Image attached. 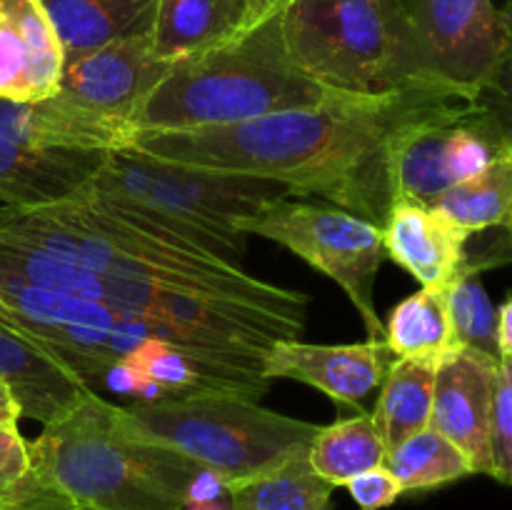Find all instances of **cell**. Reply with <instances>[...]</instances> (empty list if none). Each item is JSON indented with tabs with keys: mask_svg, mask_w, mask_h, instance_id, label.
Returning a JSON list of instances; mask_svg holds the SVG:
<instances>
[{
	"mask_svg": "<svg viewBox=\"0 0 512 510\" xmlns=\"http://www.w3.org/2000/svg\"><path fill=\"white\" fill-rule=\"evenodd\" d=\"M478 103V98L405 80L375 93L333 90L323 103L238 125L140 133L130 150L283 183L293 195H320L330 205L383 228L395 203L393 150L423 120Z\"/></svg>",
	"mask_w": 512,
	"mask_h": 510,
	"instance_id": "1",
	"label": "cell"
},
{
	"mask_svg": "<svg viewBox=\"0 0 512 510\" xmlns=\"http://www.w3.org/2000/svg\"><path fill=\"white\" fill-rule=\"evenodd\" d=\"M0 238L105 278L165 285L305 325L308 295L248 275L205 250L105 208L88 190L43 208L0 205Z\"/></svg>",
	"mask_w": 512,
	"mask_h": 510,
	"instance_id": "2",
	"label": "cell"
},
{
	"mask_svg": "<svg viewBox=\"0 0 512 510\" xmlns=\"http://www.w3.org/2000/svg\"><path fill=\"white\" fill-rule=\"evenodd\" d=\"M30 470L80 510H188L205 473L175 450L123 428L98 393L30 443Z\"/></svg>",
	"mask_w": 512,
	"mask_h": 510,
	"instance_id": "3",
	"label": "cell"
},
{
	"mask_svg": "<svg viewBox=\"0 0 512 510\" xmlns=\"http://www.w3.org/2000/svg\"><path fill=\"white\" fill-rule=\"evenodd\" d=\"M333 88L305 75L285 48L280 13L238 38L180 60L133 113L138 133L238 125L323 103Z\"/></svg>",
	"mask_w": 512,
	"mask_h": 510,
	"instance_id": "4",
	"label": "cell"
},
{
	"mask_svg": "<svg viewBox=\"0 0 512 510\" xmlns=\"http://www.w3.org/2000/svg\"><path fill=\"white\" fill-rule=\"evenodd\" d=\"M83 190L113 213L163 230L233 268H243L248 250V235L235 228L238 220L293 195L275 180L190 168L138 150L105 155L103 168Z\"/></svg>",
	"mask_w": 512,
	"mask_h": 510,
	"instance_id": "5",
	"label": "cell"
},
{
	"mask_svg": "<svg viewBox=\"0 0 512 510\" xmlns=\"http://www.w3.org/2000/svg\"><path fill=\"white\" fill-rule=\"evenodd\" d=\"M115 415L130 433L185 455L223 488L308 453L320 430L225 390L115 405Z\"/></svg>",
	"mask_w": 512,
	"mask_h": 510,
	"instance_id": "6",
	"label": "cell"
},
{
	"mask_svg": "<svg viewBox=\"0 0 512 510\" xmlns=\"http://www.w3.org/2000/svg\"><path fill=\"white\" fill-rule=\"evenodd\" d=\"M0 315L43 343L93 390L98 383H105L120 363L150 343H170L188 350L240 395L258 400L268 390L233 370L210 363L188 338L165 325L128 310L110 308L98 300L35 288L10 275H0Z\"/></svg>",
	"mask_w": 512,
	"mask_h": 510,
	"instance_id": "7",
	"label": "cell"
},
{
	"mask_svg": "<svg viewBox=\"0 0 512 510\" xmlns=\"http://www.w3.org/2000/svg\"><path fill=\"white\" fill-rule=\"evenodd\" d=\"M280 30L293 63L348 93L405 83V20L400 0H290Z\"/></svg>",
	"mask_w": 512,
	"mask_h": 510,
	"instance_id": "8",
	"label": "cell"
},
{
	"mask_svg": "<svg viewBox=\"0 0 512 510\" xmlns=\"http://www.w3.org/2000/svg\"><path fill=\"white\" fill-rule=\"evenodd\" d=\"M243 235L280 243L340 285L363 318L370 338H383L385 323L375 305V280L388 258L383 228L338 205L298 203L290 195L238 220Z\"/></svg>",
	"mask_w": 512,
	"mask_h": 510,
	"instance_id": "9",
	"label": "cell"
},
{
	"mask_svg": "<svg viewBox=\"0 0 512 510\" xmlns=\"http://www.w3.org/2000/svg\"><path fill=\"white\" fill-rule=\"evenodd\" d=\"M405 80H425L480 98L510 40L508 10L495 0H400Z\"/></svg>",
	"mask_w": 512,
	"mask_h": 510,
	"instance_id": "10",
	"label": "cell"
},
{
	"mask_svg": "<svg viewBox=\"0 0 512 510\" xmlns=\"http://www.w3.org/2000/svg\"><path fill=\"white\" fill-rule=\"evenodd\" d=\"M503 153L480 105L423 120L398 138L393 150L395 200L430 205L460 180L480 173Z\"/></svg>",
	"mask_w": 512,
	"mask_h": 510,
	"instance_id": "11",
	"label": "cell"
},
{
	"mask_svg": "<svg viewBox=\"0 0 512 510\" xmlns=\"http://www.w3.org/2000/svg\"><path fill=\"white\" fill-rule=\"evenodd\" d=\"M173 63L158 58L150 35L103 45L65 63L55 93L85 110L133 123L138 105L170 73Z\"/></svg>",
	"mask_w": 512,
	"mask_h": 510,
	"instance_id": "12",
	"label": "cell"
},
{
	"mask_svg": "<svg viewBox=\"0 0 512 510\" xmlns=\"http://www.w3.org/2000/svg\"><path fill=\"white\" fill-rule=\"evenodd\" d=\"M398 355L383 338L353 345H315L298 338L275 340L263 358L268 380H298L313 385L340 405L360 408L365 398L380 388Z\"/></svg>",
	"mask_w": 512,
	"mask_h": 510,
	"instance_id": "13",
	"label": "cell"
},
{
	"mask_svg": "<svg viewBox=\"0 0 512 510\" xmlns=\"http://www.w3.org/2000/svg\"><path fill=\"white\" fill-rule=\"evenodd\" d=\"M498 360L455 348L438 360L430 425L468 458L475 475H490V410Z\"/></svg>",
	"mask_w": 512,
	"mask_h": 510,
	"instance_id": "14",
	"label": "cell"
},
{
	"mask_svg": "<svg viewBox=\"0 0 512 510\" xmlns=\"http://www.w3.org/2000/svg\"><path fill=\"white\" fill-rule=\"evenodd\" d=\"M0 385L20 418L50 425L90 400L95 390L65 368L43 343L0 315Z\"/></svg>",
	"mask_w": 512,
	"mask_h": 510,
	"instance_id": "15",
	"label": "cell"
},
{
	"mask_svg": "<svg viewBox=\"0 0 512 510\" xmlns=\"http://www.w3.org/2000/svg\"><path fill=\"white\" fill-rule=\"evenodd\" d=\"M65 55L40 0H0V100L35 103L55 95Z\"/></svg>",
	"mask_w": 512,
	"mask_h": 510,
	"instance_id": "16",
	"label": "cell"
},
{
	"mask_svg": "<svg viewBox=\"0 0 512 510\" xmlns=\"http://www.w3.org/2000/svg\"><path fill=\"white\" fill-rule=\"evenodd\" d=\"M0 133L43 148L115 153L130 150L138 128L130 120L85 110L58 93L35 103L0 100Z\"/></svg>",
	"mask_w": 512,
	"mask_h": 510,
	"instance_id": "17",
	"label": "cell"
},
{
	"mask_svg": "<svg viewBox=\"0 0 512 510\" xmlns=\"http://www.w3.org/2000/svg\"><path fill=\"white\" fill-rule=\"evenodd\" d=\"M93 150L43 148L0 133V205L43 208L78 195L103 168Z\"/></svg>",
	"mask_w": 512,
	"mask_h": 510,
	"instance_id": "18",
	"label": "cell"
},
{
	"mask_svg": "<svg viewBox=\"0 0 512 510\" xmlns=\"http://www.w3.org/2000/svg\"><path fill=\"white\" fill-rule=\"evenodd\" d=\"M468 235L430 205L395 200L383 223L385 255L423 288H448L468 260Z\"/></svg>",
	"mask_w": 512,
	"mask_h": 510,
	"instance_id": "19",
	"label": "cell"
},
{
	"mask_svg": "<svg viewBox=\"0 0 512 510\" xmlns=\"http://www.w3.org/2000/svg\"><path fill=\"white\" fill-rule=\"evenodd\" d=\"M253 28L250 0H158L150 40L168 63L195 58Z\"/></svg>",
	"mask_w": 512,
	"mask_h": 510,
	"instance_id": "20",
	"label": "cell"
},
{
	"mask_svg": "<svg viewBox=\"0 0 512 510\" xmlns=\"http://www.w3.org/2000/svg\"><path fill=\"white\" fill-rule=\"evenodd\" d=\"M63 48L65 63L118 40L153 33L158 0H40Z\"/></svg>",
	"mask_w": 512,
	"mask_h": 510,
	"instance_id": "21",
	"label": "cell"
},
{
	"mask_svg": "<svg viewBox=\"0 0 512 510\" xmlns=\"http://www.w3.org/2000/svg\"><path fill=\"white\" fill-rule=\"evenodd\" d=\"M223 490L228 510H333L335 485L320 478L303 453Z\"/></svg>",
	"mask_w": 512,
	"mask_h": 510,
	"instance_id": "22",
	"label": "cell"
},
{
	"mask_svg": "<svg viewBox=\"0 0 512 510\" xmlns=\"http://www.w3.org/2000/svg\"><path fill=\"white\" fill-rule=\"evenodd\" d=\"M438 360L395 358L380 385V398L373 410V420L393 450L418 430L428 428L433 415V390Z\"/></svg>",
	"mask_w": 512,
	"mask_h": 510,
	"instance_id": "23",
	"label": "cell"
},
{
	"mask_svg": "<svg viewBox=\"0 0 512 510\" xmlns=\"http://www.w3.org/2000/svg\"><path fill=\"white\" fill-rule=\"evenodd\" d=\"M433 208L468 235L505 228L512 238V150L445 190Z\"/></svg>",
	"mask_w": 512,
	"mask_h": 510,
	"instance_id": "24",
	"label": "cell"
},
{
	"mask_svg": "<svg viewBox=\"0 0 512 510\" xmlns=\"http://www.w3.org/2000/svg\"><path fill=\"white\" fill-rule=\"evenodd\" d=\"M383 340L398 358L440 360L458 348L445 288H420L418 293L400 300L390 310Z\"/></svg>",
	"mask_w": 512,
	"mask_h": 510,
	"instance_id": "25",
	"label": "cell"
},
{
	"mask_svg": "<svg viewBox=\"0 0 512 510\" xmlns=\"http://www.w3.org/2000/svg\"><path fill=\"white\" fill-rule=\"evenodd\" d=\"M388 448L375 425L373 415L360 413L355 418L320 428L308 450V460L315 473L330 485L340 488L355 475L385 465Z\"/></svg>",
	"mask_w": 512,
	"mask_h": 510,
	"instance_id": "26",
	"label": "cell"
},
{
	"mask_svg": "<svg viewBox=\"0 0 512 510\" xmlns=\"http://www.w3.org/2000/svg\"><path fill=\"white\" fill-rule=\"evenodd\" d=\"M385 468L395 475L403 493L433 490L475 475L468 458L433 425L418 430L403 443L388 450Z\"/></svg>",
	"mask_w": 512,
	"mask_h": 510,
	"instance_id": "27",
	"label": "cell"
},
{
	"mask_svg": "<svg viewBox=\"0 0 512 510\" xmlns=\"http://www.w3.org/2000/svg\"><path fill=\"white\" fill-rule=\"evenodd\" d=\"M450 325L458 348H473L498 355V308L480 283V270L465 265L458 278L445 288Z\"/></svg>",
	"mask_w": 512,
	"mask_h": 510,
	"instance_id": "28",
	"label": "cell"
},
{
	"mask_svg": "<svg viewBox=\"0 0 512 510\" xmlns=\"http://www.w3.org/2000/svg\"><path fill=\"white\" fill-rule=\"evenodd\" d=\"M490 478L512 485V360L500 358L490 410Z\"/></svg>",
	"mask_w": 512,
	"mask_h": 510,
	"instance_id": "29",
	"label": "cell"
},
{
	"mask_svg": "<svg viewBox=\"0 0 512 510\" xmlns=\"http://www.w3.org/2000/svg\"><path fill=\"white\" fill-rule=\"evenodd\" d=\"M508 20H510V40L505 58L495 73L493 83L480 93L478 105L483 113L485 123L490 125L493 135L498 138L500 148L512 150V0L508 3Z\"/></svg>",
	"mask_w": 512,
	"mask_h": 510,
	"instance_id": "30",
	"label": "cell"
},
{
	"mask_svg": "<svg viewBox=\"0 0 512 510\" xmlns=\"http://www.w3.org/2000/svg\"><path fill=\"white\" fill-rule=\"evenodd\" d=\"M30 473V443L18 423H0V503Z\"/></svg>",
	"mask_w": 512,
	"mask_h": 510,
	"instance_id": "31",
	"label": "cell"
},
{
	"mask_svg": "<svg viewBox=\"0 0 512 510\" xmlns=\"http://www.w3.org/2000/svg\"><path fill=\"white\" fill-rule=\"evenodd\" d=\"M345 488H348L350 498L360 505V510H383L403 495V488L385 465L355 475L353 480L345 483Z\"/></svg>",
	"mask_w": 512,
	"mask_h": 510,
	"instance_id": "32",
	"label": "cell"
},
{
	"mask_svg": "<svg viewBox=\"0 0 512 510\" xmlns=\"http://www.w3.org/2000/svg\"><path fill=\"white\" fill-rule=\"evenodd\" d=\"M0 510H80L73 500L30 470L18 488L0 503Z\"/></svg>",
	"mask_w": 512,
	"mask_h": 510,
	"instance_id": "33",
	"label": "cell"
},
{
	"mask_svg": "<svg viewBox=\"0 0 512 510\" xmlns=\"http://www.w3.org/2000/svg\"><path fill=\"white\" fill-rule=\"evenodd\" d=\"M498 355L512 360V298L498 308Z\"/></svg>",
	"mask_w": 512,
	"mask_h": 510,
	"instance_id": "34",
	"label": "cell"
},
{
	"mask_svg": "<svg viewBox=\"0 0 512 510\" xmlns=\"http://www.w3.org/2000/svg\"><path fill=\"white\" fill-rule=\"evenodd\" d=\"M290 0H250V10H253V25H258L260 20L270 18L273 13H280V10L288 5Z\"/></svg>",
	"mask_w": 512,
	"mask_h": 510,
	"instance_id": "35",
	"label": "cell"
},
{
	"mask_svg": "<svg viewBox=\"0 0 512 510\" xmlns=\"http://www.w3.org/2000/svg\"><path fill=\"white\" fill-rule=\"evenodd\" d=\"M20 413H18V405L13 403L8 390L0 385V423H18Z\"/></svg>",
	"mask_w": 512,
	"mask_h": 510,
	"instance_id": "36",
	"label": "cell"
}]
</instances>
